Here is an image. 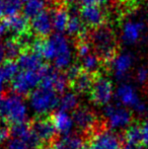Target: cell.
<instances>
[{"label":"cell","mask_w":148,"mask_h":149,"mask_svg":"<svg viewBox=\"0 0 148 149\" xmlns=\"http://www.w3.org/2000/svg\"><path fill=\"white\" fill-rule=\"evenodd\" d=\"M79 15L84 26L97 29L103 26L106 20V14L103 8L95 4H84L79 9Z\"/></svg>","instance_id":"14"},{"label":"cell","mask_w":148,"mask_h":149,"mask_svg":"<svg viewBox=\"0 0 148 149\" xmlns=\"http://www.w3.org/2000/svg\"><path fill=\"white\" fill-rule=\"evenodd\" d=\"M6 83H4L3 81L0 80V97L4 95V92H5V89H6Z\"/></svg>","instance_id":"39"},{"label":"cell","mask_w":148,"mask_h":149,"mask_svg":"<svg viewBox=\"0 0 148 149\" xmlns=\"http://www.w3.org/2000/svg\"><path fill=\"white\" fill-rule=\"evenodd\" d=\"M85 146L86 142L82 135L72 132L56 139L53 147L55 149H85Z\"/></svg>","instance_id":"21"},{"label":"cell","mask_w":148,"mask_h":149,"mask_svg":"<svg viewBox=\"0 0 148 149\" xmlns=\"http://www.w3.org/2000/svg\"><path fill=\"white\" fill-rule=\"evenodd\" d=\"M123 149H139V147H135V146H131V145H125Z\"/></svg>","instance_id":"40"},{"label":"cell","mask_w":148,"mask_h":149,"mask_svg":"<svg viewBox=\"0 0 148 149\" xmlns=\"http://www.w3.org/2000/svg\"><path fill=\"white\" fill-rule=\"evenodd\" d=\"M123 139L118 132L108 128H99L86 141L85 149H123Z\"/></svg>","instance_id":"8"},{"label":"cell","mask_w":148,"mask_h":149,"mask_svg":"<svg viewBox=\"0 0 148 149\" xmlns=\"http://www.w3.org/2000/svg\"><path fill=\"white\" fill-rule=\"evenodd\" d=\"M31 127L41 144H48L51 143L52 141H55L57 131L51 119H48L46 117L38 118Z\"/></svg>","instance_id":"16"},{"label":"cell","mask_w":148,"mask_h":149,"mask_svg":"<svg viewBox=\"0 0 148 149\" xmlns=\"http://www.w3.org/2000/svg\"><path fill=\"white\" fill-rule=\"evenodd\" d=\"M19 71L17 63L14 60H5L0 65V80L4 83L11 82Z\"/></svg>","instance_id":"25"},{"label":"cell","mask_w":148,"mask_h":149,"mask_svg":"<svg viewBox=\"0 0 148 149\" xmlns=\"http://www.w3.org/2000/svg\"><path fill=\"white\" fill-rule=\"evenodd\" d=\"M51 120L53 122L54 127H55L57 133L61 134L62 136L72 133V129L74 127V122L72 115H70L68 112L58 109L57 111L54 112Z\"/></svg>","instance_id":"20"},{"label":"cell","mask_w":148,"mask_h":149,"mask_svg":"<svg viewBox=\"0 0 148 149\" xmlns=\"http://www.w3.org/2000/svg\"><path fill=\"white\" fill-rule=\"evenodd\" d=\"M41 146L32 127L26 123L14 125L10 129V138L6 143V149H40Z\"/></svg>","instance_id":"5"},{"label":"cell","mask_w":148,"mask_h":149,"mask_svg":"<svg viewBox=\"0 0 148 149\" xmlns=\"http://www.w3.org/2000/svg\"><path fill=\"white\" fill-rule=\"evenodd\" d=\"M134 1H140V0H134Z\"/></svg>","instance_id":"42"},{"label":"cell","mask_w":148,"mask_h":149,"mask_svg":"<svg viewBox=\"0 0 148 149\" xmlns=\"http://www.w3.org/2000/svg\"><path fill=\"white\" fill-rule=\"evenodd\" d=\"M31 29L33 33L39 38H47L52 35L53 31V20L52 13L47 10L40 13L31 20Z\"/></svg>","instance_id":"17"},{"label":"cell","mask_w":148,"mask_h":149,"mask_svg":"<svg viewBox=\"0 0 148 149\" xmlns=\"http://www.w3.org/2000/svg\"><path fill=\"white\" fill-rule=\"evenodd\" d=\"M6 60L5 55V49H4V44L0 42V65Z\"/></svg>","instance_id":"38"},{"label":"cell","mask_w":148,"mask_h":149,"mask_svg":"<svg viewBox=\"0 0 148 149\" xmlns=\"http://www.w3.org/2000/svg\"><path fill=\"white\" fill-rule=\"evenodd\" d=\"M69 83L70 81L68 77L66 76V74L62 73L61 71H58L55 68L46 66L40 85L46 87V88L53 89L58 94H63L66 92Z\"/></svg>","instance_id":"12"},{"label":"cell","mask_w":148,"mask_h":149,"mask_svg":"<svg viewBox=\"0 0 148 149\" xmlns=\"http://www.w3.org/2000/svg\"><path fill=\"white\" fill-rule=\"evenodd\" d=\"M82 4H95V5H99V6H103L106 5L110 2V0H81Z\"/></svg>","instance_id":"36"},{"label":"cell","mask_w":148,"mask_h":149,"mask_svg":"<svg viewBox=\"0 0 148 149\" xmlns=\"http://www.w3.org/2000/svg\"><path fill=\"white\" fill-rule=\"evenodd\" d=\"M59 109L65 112H74L79 107V98L76 92L66 91L59 100Z\"/></svg>","instance_id":"28"},{"label":"cell","mask_w":148,"mask_h":149,"mask_svg":"<svg viewBox=\"0 0 148 149\" xmlns=\"http://www.w3.org/2000/svg\"><path fill=\"white\" fill-rule=\"evenodd\" d=\"M141 133H142V145L148 147V120L141 125Z\"/></svg>","instance_id":"35"},{"label":"cell","mask_w":148,"mask_h":149,"mask_svg":"<svg viewBox=\"0 0 148 149\" xmlns=\"http://www.w3.org/2000/svg\"><path fill=\"white\" fill-rule=\"evenodd\" d=\"M45 68L46 66L39 71H18L13 80L11 81V88L13 90V93H16L20 96L28 95V94L30 95L41 84Z\"/></svg>","instance_id":"9"},{"label":"cell","mask_w":148,"mask_h":149,"mask_svg":"<svg viewBox=\"0 0 148 149\" xmlns=\"http://www.w3.org/2000/svg\"><path fill=\"white\" fill-rule=\"evenodd\" d=\"M103 115L108 129L114 132L126 130L133 124V112L119 104L105 107Z\"/></svg>","instance_id":"7"},{"label":"cell","mask_w":148,"mask_h":149,"mask_svg":"<svg viewBox=\"0 0 148 149\" xmlns=\"http://www.w3.org/2000/svg\"><path fill=\"white\" fill-rule=\"evenodd\" d=\"M124 141L127 145L138 147L142 144V133H141V125L139 124H132L130 127L125 130Z\"/></svg>","instance_id":"26"},{"label":"cell","mask_w":148,"mask_h":149,"mask_svg":"<svg viewBox=\"0 0 148 149\" xmlns=\"http://www.w3.org/2000/svg\"><path fill=\"white\" fill-rule=\"evenodd\" d=\"M101 66V59L95 53H91L87 55L86 57L81 58L80 68L83 72H86L88 74L92 75L94 73L99 72Z\"/></svg>","instance_id":"27"},{"label":"cell","mask_w":148,"mask_h":149,"mask_svg":"<svg viewBox=\"0 0 148 149\" xmlns=\"http://www.w3.org/2000/svg\"><path fill=\"white\" fill-rule=\"evenodd\" d=\"M43 60L39 54L35 53L32 50H24L17 58L16 63L19 67V70L39 71L45 67Z\"/></svg>","instance_id":"18"},{"label":"cell","mask_w":148,"mask_h":149,"mask_svg":"<svg viewBox=\"0 0 148 149\" xmlns=\"http://www.w3.org/2000/svg\"><path fill=\"white\" fill-rule=\"evenodd\" d=\"M30 117L28 104L16 93L4 94L0 97V122L12 126L26 124Z\"/></svg>","instance_id":"2"},{"label":"cell","mask_w":148,"mask_h":149,"mask_svg":"<svg viewBox=\"0 0 148 149\" xmlns=\"http://www.w3.org/2000/svg\"><path fill=\"white\" fill-rule=\"evenodd\" d=\"M135 80L142 85L148 82V67L140 66L137 69L135 73Z\"/></svg>","instance_id":"33"},{"label":"cell","mask_w":148,"mask_h":149,"mask_svg":"<svg viewBox=\"0 0 148 149\" xmlns=\"http://www.w3.org/2000/svg\"><path fill=\"white\" fill-rule=\"evenodd\" d=\"M74 126L84 134H91L99 129V118L94 111L88 107H78L72 114Z\"/></svg>","instance_id":"11"},{"label":"cell","mask_w":148,"mask_h":149,"mask_svg":"<svg viewBox=\"0 0 148 149\" xmlns=\"http://www.w3.org/2000/svg\"><path fill=\"white\" fill-rule=\"evenodd\" d=\"M24 0H6V17L7 16L18 14L20 9H22Z\"/></svg>","instance_id":"31"},{"label":"cell","mask_w":148,"mask_h":149,"mask_svg":"<svg viewBox=\"0 0 148 149\" xmlns=\"http://www.w3.org/2000/svg\"><path fill=\"white\" fill-rule=\"evenodd\" d=\"M83 31H84V24L81 20L79 12L77 13V12L71 11L67 29H66V33L70 37H78L82 35Z\"/></svg>","instance_id":"29"},{"label":"cell","mask_w":148,"mask_h":149,"mask_svg":"<svg viewBox=\"0 0 148 149\" xmlns=\"http://www.w3.org/2000/svg\"><path fill=\"white\" fill-rule=\"evenodd\" d=\"M134 56L130 52L123 51L116 54V56L111 61V67L115 77L119 80L126 78L134 65Z\"/></svg>","instance_id":"15"},{"label":"cell","mask_w":148,"mask_h":149,"mask_svg":"<svg viewBox=\"0 0 148 149\" xmlns=\"http://www.w3.org/2000/svg\"><path fill=\"white\" fill-rule=\"evenodd\" d=\"M6 0H0V19L6 17Z\"/></svg>","instance_id":"37"},{"label":"cell","mask_w":148,"mask_h":149,"mask_svg":"<svg viewBox=\"0 0 148 149\" xmlns=\"http://www.w3.org/2000/svg\"><path fill=\"white\" fill-rule=\"evenodd\" d=\"M44 60L52 61L58 71H67L73 63V49L63 33H53L45 40H35L30 49Z\"/></svg>","instance_id":"1"},{"label":"cell","mask_w":148,"mask_h":149,"mask_svg":"<svg viewBox=\"0 0 148 149\" xmlns=\"http://www.w3.org/2000/svg\"><path fill=\"white\" fill-rule=\"evenodd\" d=\"M41 149H55V148H54L53 146L48 145V146H45V147H43V148H41Z\"/></svg>","instance_id":"41"},{"label":"cell","mask_w":148,"mask_h":149,"mask_svg":"<svg viewBox=\"0 0 148 149\" xmlns=\"http://www.w3.org/2000/svg\"><path fill=\"white\" fill-rule=\"evenodd\" d=\"M59 95L53 89L40 85L28 95V108L39 118L47 116L59 106Z\"/></svg>","instance_id":"3"},{"label":"cell","mask_w":148,"mask_h":149,"mask_svg":"<svg viewBox=\"0 0 148 149\" xmlns=\"http://www.w3.org/2000/svg\"><path fill=\"white\" fill-rule=\"evenodd\" d=\"M93 80L94 78L92 77V75L81 71L80 74L70 83L72 85V88L74 89V92L76 93H89Z\"/></svg>","instance_id":"23"},{"label":"cell","mask_w":148,"mask_h":149,"mask_svg":"<svg viewBox=\"0 0 148 149\" xmlns=\"http://www.w3.org/2000/svg\"><path fill=\"white\" fill-rule=\"evenodd\" d=\"M115 95L114 84L112 80L106 76H97L93 80L92 86L89 91V98L95 106H109Z\"/></svg>","instance_id":"10"},{"label":"cell","mask_w":148,"mask_h":149,"mask_svg":"<svg viewBox=\"0 0 148 149\" xmlns=\"http://www.w3.org/2000/svg\"><path fill=\"white\" fill-rule=\"evenodd\" d=\"M8 29V33H11L12 37L18 38L24 33H28L31 24L28 19L24 14H15V15L7 16L3 18Z\"/></svg>","instance_id":"19"},{"label":"cell","mask_w":148,"mask_h":149,"mask_svg":"<svg viewBox=\"0 0 148 149\" xmlns=\"http://www.w3.org/2000/svg\"><path fill=\"white\" fill-rule=\"evenodd\" d=\"M4 49H5V55L7 60L16 59L24 51L22 45L15 37H11L6 40L4 43Z\"/></svg>","instance_id":"30"},{"label":"cell","mask_w":148,"mask_h":149,"mask_svg":"<svg viewBox=\"0 0 148 149\" xmlns=\"http://www.w3.org/2000/svg\"><path fill=\"white\" fill-rule=\"evenodd\" d=\"M90 43L94 48L97 55L105 62H111L116 56L117 43L114 33L108 28L101 26L91 33Z\"/></svg>","instance_id":"4"},{"label":"cell","mask_w":148,"mask_h":149,"mask_svg":"<svg viewBox=\"0 0 148 149\" xmlns=\"http://www.w3.org/2000/svg\"><path fill=\"white\" fill-rule=\"evenodd\" d=\"M69 17L70 12L65 8H59L52 13L53 30L56 31V33H63L64 31H66Z\"/></svg>","instance_id":"24"},{"label":"cell","mask_w":148,"mask_h":149,"mask_svg":"<svg viewBox=\"0 0 148 149\" xmlns=\"http://www.w3.org/2000/svg\"><path fill=\"white\" fill-rule=\"evenodd\" d=\"M146 31V24L143 20L129 19L124 22L121 30V40L125 45H135Z\"/></svg>","instance_id":"13"},{"label":"cell","mask_w":148,"mask_h":149,"mask_svg":"<svg viewBox=\"0 0 148 149\" xmlns=\"http://www.w3.org/2000/svg\"><path fill=\"white\" fill-rule=\"evenodd\" d=\"M10 138V129L7 125L0 122V145L6 144Z\"/></svg>","instance_id":"34"},{"label":"cell","mask_w":148,"mask_h":149,"mask_svg":"<svg viewBox=\"0 0 148 149\" xmlns=\"http://www.w3.org/2000/svg\"><path fill=\"white\" fill-rule=\"evenodd\" d=\"M47 0H24L22 6L24 15L32 20L34 17L46 10Z\"/></svg>","instance_id":"22"},{"label":"cell","mask_w":148,"mask_h":149,"mask_svg":"<svg viewBox=\"0 0 148 149\" xmlns=\"http://www.w3.org/2000/svg\"><path fill=\"white\" fill-rule=\"evenodd\" d=\"M119 104L131 110L133 113L142 116L146 113L148 107L139 95L136 87L129 82H122L115 91Z\"/></svg>","instance_id":"6"},{"label":"cell","mask_w":148,"mask_h":149,"mask_svg":"<svg viewBox=\"0 0 148 149\" xmlns=\"http://www.w3.org/2000/svg\"><path fill=\"white\" fill-rule=\"evenodd\" d=\"M91 49H92L91 43H88V42L82 40V41L79 42L78 45H77L76 53L80 58H84V57H86L87 55L92 53V52H91Z\"/></svg>","instance_id":"32"}]
</instances>
